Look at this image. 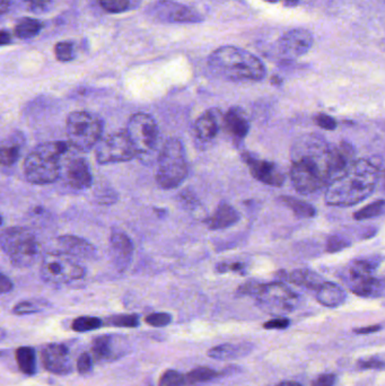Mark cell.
Listing matches in <instances>:
<instances>
[{
	"mask_svg": "<svg viewBox=\"0 0 385 386\" xmlns=\"http://www.w3.org/2000/svg\"><path fill=\"white\" fill-rule=\"evenodd\" d=\"M220 372L210 367H198L190 370L185 375V384L194 385V384L205 383L220 376Z\"/></svg>",
	"mask_w": 385,
	"mask_h": 386,
	"instance_id": "f546056e",
	"label": "cell"
},
{
	"mask_svg": "<svg viewBox=\"0 0 385 386\" xmlns=\"http://www.w3.org/2000/svg\"><path fill=\"white\" fill-rule=\"evenodd\" d=\"M43 367L56 375H68L73 372L69 349L64 343H49L41 350Z\"/></svg>",
	"mask_w": 385,
	"mask_h": 386,
	"instance_id": "9a60e30c",
	"label": "cell"
},
{
	"mask_svg": "<svg viewBox=\"0 0 385 386\" xmlns=\"http://www.w3.org/2000/svg\"><path fill=\"white\" fill-rule=\"evenodd\" d=\"M17 366L25 375L32 376L36 373V352L32 347H21L15 352Z\"/></svg>",
	"mask_w": 385,
	"mask_h": 386,
	"instance_id": "83f0119b",
	"label": "cell"
},
{
	"mask_svg": "<svg viewBox=\"0 0 385 386\" xmlns=\"http://www.w3.org/2000/svg\"><path fill=\"white\" fill-rule=\"evenodd\" d=\"M336 375L331 373L322 374L316 377V380L312 383V386H334L336 383Z\"/></svg>",
	"mask_w": 385,
	"mask_h": 386,
	"instance_id": "7dc6e473",
	"label": "cell"
},
{
	"mask_svg": "<svg viewBox=\"0 0 385 386\" xmlns=\"http://www.w3.org/2000/svg\"><path fill=\"white\" fill-rule=\"evenodd\" d=\"M77 370L80 374H87L92 370L93 359L91 354L87 352H83L80 354L76 363Z\"/></svg>",
	"mask_w": 385,
	"mask_h": 386,
	"instance_id": "7bdbcfd3",
	"label": "cell"
},
{
	"mask_svg": "<svg viewBox=\"0 0 385 386\" xmlns=\"http://www.w3.org/2000/svg\"><path fill=\"white\" fill-rule=\"evenodd\" d=\"M349 244L347 239H342V237H331L327 242V251L329 253L338 252V251L346 249Z\"/></svg>",
	"mask_w": 385,
	"mask_h": 386,
	"instance_id": "b9f144b4",
	"label": "cell"
},
{
	"mask_svg": "<svg viewBox=\"0 0 385 386\" xmlns=\"http://www.w3.org/2000/svg\"><path fill=\"white\" fill-rule=\"evenodd\" d=\"M66 179L70 186L76 190H84L92 184V172L84 158H75L68 164Z\"/></svg>",
	"mask_w": 385,
	"mask_h": 386,
	"instance_id": "ffe728a7",
	"label": "cell"
},
{
	"mask_svg": "<svg viewBox=\"0 0 385 386\" xmlns=\"http://www.w3.org/2000/svg\"><path fill=\"white\" fill-rule=\"evenodd\" d=\"M14 285L10 278L0 274V294H7L13 291Z\"/></svg>",
	"mask_w": 385,
	"mask_h": 386,
	"instance_id": "681fc988",
	"label": "cell"
},
{
	"mask_svg": "<svg viewBox=\"0 0 385 386\" xmlns=\"http://www.w3.org/2000/svg\"><path fill=\"white\" fill-rule=\"evenodd\" d=\"M290 321L287 317L279 316L277 319H270L264 323V329L266 330H283L290 326Z\"/></svg>",
	"mask_w": 385,
	"mask_h": 386,
	"instance_id": "bcb514c9",
	"label": "cell"
},
{
	"mask_svg": "<svg viewBox=\"0 0 385 386\" xmlns=\"http://www.w3.org/2000/svg\"><path fill=\"white\" fill-rule=\"evenodd\" d=\"M6 331H5V330L1 329V328H0V341H3V339H6Z\"/></svg>",
	"mask_w": 385,
	"mask_h": 386,
	"instance_id": "9f6ffc18",
	"label": "cell"
},
{
	"mask_svg": "<svg viewBox=\"0 0 385 386\" xmlns=\"http://www.w3.org/2000/svg\"><path fill=\"white\" fill-rule=\"evenodd\" d=\"M288 280L299 287L306 289H314L316 291L322 282H325L318 274L311 272L309 269H299L295 272H290L288 275Z\"/></svg>",
	"mask_w": 385,
	"mask_h": 386,
	"instance_id": "4316f807",
	"label": "cell"
},
{
	"mask_svg": "<svg viewBox=\"0 0 385 386\" xmlns=\"http://www.w3.org/2000/svg\"><path fill=\"white\" fill-rule=\"evenodd\" d=\"M313 36L304 29H292L283 34L277 42V51L286 60L302 57L312 48Z\"/></svg>",
	"mask_w": 385,
	"mask_h": 386,
	"instance_id": "4fadbf2b",
	"label": "cell"
},
{
	"mask_svg": "<svg viewBox=\"0 0 385 386\" xmlns=\"http://www.w3.org/2000/svg\"><path fill=\"white\" fill-rule=\"evenodd\" d=\"M244 158L252 176L260 182L271 186H281L285 182V176L276 164L251 156H245Z\"/></svg>",
	"mask_w": 385,
	"mask_h": 386,
	"instance_id": "e0dca14e",
	"label": "cell"
},
{
	"mask_svg": "<svg viewBox=\"0 0 385 386\" xmlns=\"http://www.w3.org/2000/svg\"><path fill=\"white\" fill-rule=\"evenodd\" d=\"M383 211H384V200H377L355 213L353 218L356 221H365V219L379 217L383 214Z\"/></svg>",
	"mask_w": 385,
	"mask_h": 386,
	"instance_id": "e575fe53",
	"label": "cell"
},
{
	"mask_svg": "<svg viewBox=\"0 0 385 386\" xmlns=\"http://www.w3.org/2000/svg\"><path fill=\"white\" fill-rule=\"evenodd\" d=\"M357 367L360 370H383L384 368V359L382 354H376L372 357L360 359L357 361Z\"/></svg>",
	"mask_w": 385,
	"mask_h": 386,
	"instance_id": "f35d334b",
	"label": "cell"
},
{
	"mask_svg": "<svg viewBox=\"0 0 385 386\" xmlns=\"http://www.w3.org/2000/svg\"><path fill=\"white\" fill-rule=\"evenodd\" d=\"M379 167L371 160H353L342 174L329 183L325 202L334 207H350L372 195L379 182Z\"/></svg>",
	"mask_w": 385,
	"mask_h": 386,
	"instance_id": "6da1fadb",
	"label": "cell"
},
{
	"mask_svg": "<svg viewBox=\"0 0 385 386\" xmlns=\"http://www.w3.org/2000/svg\"><path fill=\"white\" fill-rule=\"evenodd\" d=\"M58 245L60 248V252L76 258H86L91 260L96 256V250L86 239L73 235H65L58 239Z\"/></svg>",
	"mask_w": 385,
	"mask_h": 386,
	"instance_id": "d6986e66",
	"label": "cell"
},
{
	"mask_svg": "<svg viewBox=\"0 0 385 386\" xmlns=\"http://www.w3.org/2000/svg\"><path fill=\"white\" fill-rule=\"evenodd\" d=\"M110 246L113 263L120 272H124L132 260L134 244L127 234L121 230H113L110 237Z\"/></svg>",
	"mask_w": 385,
	"mask_h": 386,
	"instance_id": "ac0fdd59",
	"label": "cell"
},
{
	"mask_svg": "<svg viewBox=\"0 0 385 386\" xmlns=\"http://www.w3.org/2000/svg\"><path fill=\"white\" fill-rule=\"evenodd\" d=\"M281 202L286 204L294 214L299 218H312L315 216V209L312 204L302 202L293 197H281Z\"/></svg>",
	"mask_w": 385,
	"mask_h": 386,
	"instance_id": "4dcf8cb0",
	"label": "cell"
},
{
	"mask_svg": "<svg viewBox=\"0 0 385 386\" xmlns=\"http://www.w3.org/2000/svg\"><path fill=\"white\" fill-rule=\"evenodd\" d=\"M355 150L346 141L328 146L327 152V169H328L329 183L348 169L353 163Z\"/></svg>",
	"mask_w": 385,
	"mask_h": 386,
	"instance_id": "2e32d148",
	"label": "cell"
},
{
	"mask_svg": "<svg viewBox=\"0 0 385 386\" xmlns=\"http://www.w3.org/2000/svg\"><path fill=\"white\" fill-rule=\"evenodd\" d=\"M217 272H239V274H244V265L242 263H220L217 265Z\"/></svg>",
	"mask_w": 385,
	"mask_h": 386,
	"instance_id": "c3c4849f",
	"label": "cell"
},
{
	"mask_svg": "<svg viewBox=\"0 0 385 386\" xmlns=\"http://www.w3.org/2000/svg\"><path fill=\"white\" fill-rule=\"evenodd\" d=\"M105 323L115 328H137L139 326V316L136 314H118L105 319Z\"/></svg>",
	"mask_w": 385,
	"mask_h": 386,
	"instance_id": "836d02e7",
	"label": "cell"
},
{
	"mask_svg": "<svg viewBox=\"0 0 385 386\" xmlns=\"http://www.w3.org/2000/svg\"><path fill=\"white\" fill-rule=\"evenodd\" d=\"M42 29V24L38 19H24L17 23L15 26V36L26 40L38 36Z\"/></svg>",
	"mask_w": 385,
	"mask_h": 386,
	"instance_id": "1f68e13d",
	"label": "cell"
},
{
	"mask_svg": "<svg viewBox=\"0 0 385 386\" xmlns=\"http://www.w3.org/2000/svg\"><path fill=\"white\" fill-rule=\"evenodd\" d=\"M266 1H269V3H276L278 0H266Z\"/></svg>",
	"mask_w": 385,
	"mask_h": 386,
	"instance_id": "6f0895ef",
	"label": "cell"
},
{
	"mask_svg": "<svg viewBox=\"0 0 385 386\" xmlns=\"http://www.w3.org/2000/svg\"><path fill=\"white\" fill-rule=\"evenodd\" d=\"M208 67L215 76L229 82H259L266 76V67L258 57L233 45L215 50Z\"/></svg>",
	"mask_w": 385,
	"mask_h": 386,
	"instance_id": "3957f363",
	"label": "cell"
},
{
	"mask_svg": "<svg viewBox=\"0 0 385 386\" xmlns=\"http://www.w3.org/2000/svg\"><path fill=\"white\" fill-rule=\"evenodd\" d=\"M42 306L40 304L25 300V302H21V303L16 304V305L14 306L13 313L14 314H16V315H26V314H33V313L40 312Z\"/></svg>",
	"mask_w": 385,
	"mask_h": 386,
	"instance_id": "60d3db41",
	"label": "cell"
},
{
	"mask_svg": "<svg viewBox=\"0 0 385 386\" xmlns=\"http://www.w3.org/2000/svg\"><path fill=\"white\" fill-rule=\"evenodd\" d=\"M216 117V111L211 110L205 112L204 114L196 121V134L201 141H210L216 136L220 129Z\"/></svg>",
	"mask_w": 385,
	"mask_h": 386,
	"instance_id": "484cf974",
	"label": "cell"
},
{
	"mask_svg": "<svg viewBox=\"0 0 385 386\" xmlns=\"http://www.w3.org/2000/svg\"><path fill=\"white\" fill-rule=\"evenodd\" d=\"M185 375L178 370H167L159 378V386H185Z\"/></svg>",
	"mask_w": 385,
	"mask_h": 386,
	"instance_id": "d590c367",
	"label": "cell"
},
{
	"mask_svg": "<svg viewBox=\"0 0 385 386\" xmlns=\"http://www.w3.org/2000/svg\"><path fill=\"white\" fill-rule=\"evenodd\" d=\"M136 156V149L126 131L110 134L96 148V160L100 164L122 163Z\"/></svg>",
	"mask_w": 385,
	"mask_h": 386,
	"instance_id": "8fae6325",
	"label": "cell"
},
{
	"mask_svg": "<svg viewBox=\"0 0 385 386\" xmlns=\"http://www.w3.org/2000/svg\"><path fill=\"white\" fill-rule=\"evenodd\" d=\"M345 281L353 294L366 298H377L383 296L384 285L379 278L374 277L373 274L355 272L348 268Z\"/></svg>",
	"mask_w": 385,
	"mask_h": 386,
	"instance_id": "5bb4252c",
	"label": "cell"
},
{
	"mask_svg": "<svg viewBox=\"0 0 385 386\" xmlns=\"http://www.w3.org/2000/svg\"><path fill=\"white\" fill-rule=\"evenodd\" d=\"M118 337L115 335H100L92 342V354L96 361H112L120 357L122 349L117 348Z\"/></svg>",
	"mask_w": 385,
	"mask_h": 386,
	"instance_id": "44dd1931",
	"label": "cell"
},
{
	"mask_svg": "<svg viewBox=\"0 0 385 386\" xmlns=\"http://www.w3.org/2000/svg\"><path fill=\"white\" fill-rule=\"evenodd\" d=\"M315 123L320 127V128L325 129V130H334L337 127V122L330 115L327 114H318L315 117Z\"/></svg>",
	"mask_w": 385,
	"mask_h": 386,
	"instance_id": "f6af8a7d",
	"label": "cell"
},
{
	"mask_svg": "<svg viewBox=\"0 0 385 386\" xmlns=\"http://www.w3.org/2000/svg\"><path fill=\"white\" fill-rule=\"evenodd\" d=\"M148 15L159 22L190 24L202 21L197 10L172 0H159L148 10Z\"/></svg>",
	"mask_w": 385,
	"mask_h": 386,
	"instance_id": "7c38bea8",
	"label": "cell"
},
{
	"mask_svg": "<svg viewBox=\"0 0 385 386\" xmlns=\"http://www.w3.org/2000/svg\"><path fill=\"white\" fill-rule=\"evenodd\" d=\"M299 3V0H285V5L287 6H295Z\"/></svg>",
	"mask_w": 385,
	"mask_h": 386,
	"instance_id": "11a10c76",
	"label": "cell"
},
{
	"mask_svg": "<svg viewBox=\"0 0 385 386\" xmlns=\"http://www.w3.org/2000/svg\"><path fill=\"white\" fill-rule=\"evenodd\" d=\"M131 0H100V5L108 13H124L129 10Z\"/></svg>",
	"mask_w": 385,
	"mask_h": 386,
	"instance_id": "8d00e7d4",
	"label": "cell"
},
{
	"mask_svg": "<svg viewBox=\"0 0 385 386\" xmlns=\"http://www.w3.org/2000/svg\"><path fill=\"white\" fill-rule=\"evenodd\" d=\"M383 326L381 324H376V326H365V328H360V329H355L353 332L357 335H367V333H375V332L381 331Z\"/></svg>",
	"mask_w": 385,
	"mask_h": 386,
	"instance_id": "f907efd6",
	"label": "cell"
},
{
	"mask_svg": "<svg viewBox=\"0 0 385 386\" xmlns=\"http://www.w3.org/2000/svg\"><path fill=\"white\" fill-rule=\"evenodd\" d=\"M188 176V164L181 141L172 138L163 146L159 157L156 181L165 190L178 188Z\"/></svg>",
	"mask_w": 385,
	"mask_h": 386,
	"instance_id": "8992f818",
	"label": "cell"
},
{
	"mask_svg": "<svg viewBox=\"0 0 385 386\" xmlns=\"http://www.w3.org/2000/svg\"><path fill=\"white\" fill-rule=\"evenodd\" d=\"M103 326L102 319L95 316H80L77 319H73V324H71V329L73 331L84 332L94 331L97 330Z\"/></svg>",
	"mask_w": 385,
	"mask_h": 386,
	"instance_id": "d6a6232c",
	"label": "cell"
},
{
	"mask_svg": "<svg viewBox=\"0 0 385 386\" xmlns=\"http://www.w3.org/2000/svg\"><path fill=\"white\" fill-rule=\"evenodd\" d=\"M30 10L34 13H43L51 5L52 0H23Z\"/></svg>",
	"mask_w": 385,
	"mask_h": 386,
	"instance_id": "ee69618b",
	"label": "cell"
},
{
	"mask_svg": "<svg viewBox=\"0 0 385 386\" xmlns=\"http://www.w3.org/2000/svg\"><path fill=\"white\" fill-rule=\"evenodd\" d=\"M315 291L318 303L325 307L340 306L346 300V293L344 289L334 282L325 281Z\"/></svg>",
	"mask_w": 385,
	"mask_h": 386,
	"instance_id": "7402d4cb",
	"label": "cell"
},
{
	"mask_svg": "<svg viewBox=\"0 0 385 386\" xmlns=\"http://www.w3.org/2000/svg\"><path fill=\"white\" fill-rule=\"evenodd\" d=\"M21 134L0 141V166H12L19 160L22 150Z\"/></svg>",
	"mask_w": 385,
	"mask_h": 386,
	"instance_id": "cb8c5ba5",
	"label": "cell"
},
{
	"mask_svg": "<svg viewBox=\"0 0 385 386\" xmlns=\"http://www.w3.org/2000/svg\"><path fill=\"white\" fill-rule=\"evenodd\" d=\"M41 277L49 284H70L83 279L85 269L76 261V258L56 251L47 253L42 260Z\"/></svg>",
	"mask_w": 385,
	"mask_h": 386,
	"instance_id": "9c48e42d",
	"label": "cell"
},
{
	"mask_svg": "<svg viewBox=\"0 0 385 386\" xmlns=\"http://www.w3.org/2000/svg\"><path fill=\"white\" fill-rule=\"evenodd\" d=\"M54 52L58 60L62 62H67L73 59V47L69 42H59L54 48Z\"/></svg>",
	"mask_w": 385,
	"mask_h": 386,
	"instance_id": "ab89813d",
	"label": "cell"
},
{
	"mask_svg": "<svg viewBox=\"0 0 385 386\" xmlns=\"http://www.w3.org/2000/svg\"><path fill=\"white\" fill-rule=\"evenodd\" d=\"M0 248L17 268L34 265L40 245L34 234L24 227H10L0 234Z\"/></svg>",
	"mask_w": 385,
	"mask_h": 386,
	"instance_id": "52a82bcc",
	"label": "cell"
},
{
	"mask_svg": "<svg viewBox=\"0 0 385 386\" xmlns=\"http://www.w3.org/2000/svg\"><path fill=\"white\" fill-rule=\"evenodd\" d=\"M10 6H12V3H10V0H0V16L8 13L10 10Z\"/></svg>",
	"mask_w": 385,
	"mask_h": 386,
	"instance_id": "816d5d0a",
	"label": "cell"
},
{
	"mask_svg": "<svg viewBox=\"0 0 385 386\" xmlns=\"http://www.w3.org/2000/svg\"><path fill=\"white\" fill-rule=\"evenodd\" d=\"M128 137L138 155H148L156 148L159 127L155 120L146 113H136L128 122Z\"/></svg>",
	"mask_w": 385,
	"mask_h": 386,
	"instance_id": "30bf717a",
	"label": "cell"
},
{
	"mask_svg": "<svg viewBox=\"0 0 385 386\" xmlns=\"http://www.w3.org/2000/svg\"><path fill=\"white\" fill-rule=\"evenodd\" d=\"M240 215L237 211L227 204H220L216 213L208 218L207 225L210 230H223L237 223Z\"/></svg>",
	"mask_w": 385,
	"mask_h": 386,
	"instance_id": "603a6c76",
	"label": "cell"
},
{
	"mask_svg": "<svg viewBox=\"0 0 385 386\" xmlns=\"http://www.w3.org/2000/svg\"><path fill=\"white\" fill-rule=\"evenodd\" d=\"M276 386H302L301 384L297 383L295 381H283L281 383L277 384Z\"/></svg>",
	"mask_w": 385,
	"mask_h": 386,
	"instance_id": "db71d44e",
	"label": "cell"
},
{
	"mask_svg": "<svg viewBox=\"0 0 385 386\" xmlns=\"http://www.w3.org/2000/svg\"><path fill=\"white\" fill-rule=\"evenodd\" d=\"M66 132L71 146L82 152H87L101 141L102 119L86 111L73 112L68 117Z\"/></svg>",
	"mask_w": 385,
	"mask_h": 386,
	"instance_id": "ba28073f",
	"label": "cell"
},
{
	"mask_svg": "<svg viewBox=\"0 0 385 386\" xmlns=\"http://www.w3.org/2000/svg\"><path fill=\"white\" fill-rule=\"evenodd\" d=\"M239 293L255 297L261 310L275 315H285L293 312L299 305V296L286 285L280 282H246L240 287Z\"/></svg>",
	"mask_w": 385,
	"mask_h": 386,
	"instance_id": "5b68a950",
	"label": "cell"
},
{
	"mask_svg": "<svg viewBox=\"0 0 385 386\" xmlns=\"http://www.w3.org/2000/svg\"><path fill=\"white\" fill-rule=\"evenodd\" d=\"M243 351H244V348L241 345L223 343V345L216 346V347L209 349L208 356L213 359H218V361H225V359H233V358L242 356Z\"/></svg>",
	"mask_w": 385,
	"mask_h": 386,
	"instance_id": "f1b7e54d",
	"label": "cell"
},
{
	"mask_svg": "<svg viewBox=\"0 0 385 386\" xmlns=\"http://www.w3.org/2000/svg\"><path fill=\"white\" fill-rule=\"evenodd\" d=\"M329 145L322 138L310 136L295 149L290 179L302 195H311L329 183L327 152Z\"/></svg>",
	"mask_w": 385,
	"mask_h": 386,
	"instance_id": "7a4b0ae2",
	"label": "cell"
},
{
	"mask_svg": "<svg viewBox=\"0 0 385 386\" xmlns=\"http://www.w3.org/2000/svg\"><path fill=\"white\" fill-rule=\"evenodd\" d=\"M172 321V316L169 313H153L146 316L145 322L148 326H154V328H163V326H169Z\"/></svg>",
	"mask_w": 385,
	"mask_h": 386,
	"instance_id": "74e56055",
	"label": "cell"
},
{
	"mask_svg": "<svg viewBox=\"0 0 385 386\" xmlns=\"http://www.w3.org/2000/svg\"><path fill=\"white\" fill-rule=\"evenodd\" d=\"M67 152L65 141H50L38 145L26 157L24 172L33 184H49L60 176V158Z\"/></svg>",
	"mask_w": 385,
	"mask_h": 386,
	"instance_id": "277c9868",
	"label": "cell"
},
{
	"mask_svg": "<svg viewBox=\"0 0 385 386\" xmlns=\"http://www.w3.org/2000/svg\"><path fill=\"white\" fill-rule=\"evenodd\" d=\"M10 42H12V36H10V33L0 31V47L8 45Z\"/></svg>",
	"mask_w": 385,
	"mask_h": 386,
	"instance_id": "f5cc1de1",
	"label": "cell"
},
{
	"mask_svg": "<svg viewBox=\"0 0 385 386\" xmlns=\"http://www.w3.org/2000/svg\"><path fill=\"white\" fill-rule=\"evenodd\" d=\"M225 125L227 130L234 136V137L242 139L250 130L248 119L245 117L242 110L239 108H232L225 115Z\"/></svg>",
	"mask_w": 385,
	"mask_h": 386,
	"instance_id": "d4e9b609",
	"label": "cell"
},
{
	"mask_svg": "<svg viewBox=\"0 0 385 386\" xmlns=\"http://www.w3.org/2000/svg\"><path fill=\"white\" fill-rule=\"evenodd\" d=\"M1 224H3V218L0 216V225H1Z\"/></svg>",
	"mask_w": 385,
	"mask_h": 386,
	"instance_id": "680465c9",
	"label": "cell"
}]
</instances>
